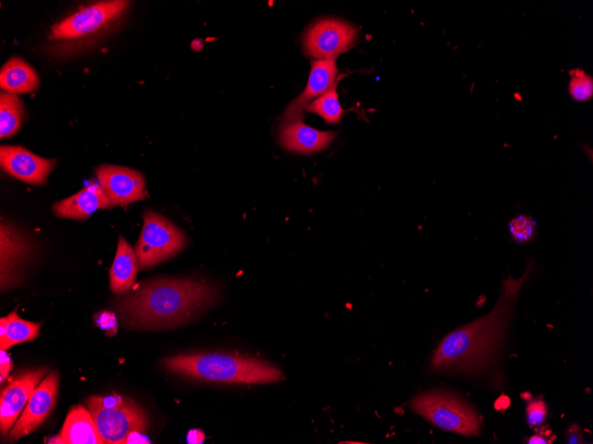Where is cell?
<instances>
[{
	"label": "cell",
	"instance_id": "6da1fadb",
	"mask_svg": "<svg viewBox=\"0 0 593 444\" xmlns=\"http://www.w3.org/2000/svg\"><path fill=\"white\" fill-rule=\"evenodd\" d=\"M533 268L530 259L520 277L513 278L509 273L502 281L501 292L492 310L453 331L440 341L431 361L434 371L478 375L494 366L518 298Z\"/></svg>",
	"mask_w": 593,
	"mask_h": 444
},
{
	"label": "cell",
	"instance_id": "7a4b0ae2",
	"mask_svg": "<svg viewBox=\"0 0 593 444\" xmlns=\"http://www.w3.org/2000/svg\"><path fill=\"white\" fill-rule=\"evenodd\" d=\"M217 288L194 278L148 281L115 300L123 322L137 329H156L188 322L212 306Z\"/></svg>",
	"mask_w": 593,
	"mask_h": 444
},
{
	"label": "cell",
	"instance_id": "3957f363",
	"mask_svg": "<svg viewBox=\"0 0 593 444\" xmlns=\"http://www.w3.org/2000/svg\"><path fill=\"white\" fill-rule=\"evenodd\" d=\"M162 366L176 374L212 382L263 384L280 381L282 371L255 357L222 354H188L168 357Z\"/></svg>",
	"mask_w": 593,
	"mask_h": 444
},
{
	"label": "cell",
	"instance_id": "277c9868",
	"mask_svg": "<svg viewBox=\"0 0 593 444\" xmlns=\"http://www.w3.org/2000/svg\"><path fill=\"white\" fill-rule=\"evenodd\" d=\"M129 1H100L84 6L54 24L48 35L51 54L75 55L91 48L112 31L126 14Z\"/></svg>",
	"mask_w": 593,
	"mask_h": 444
},
{
	"label": "cell",
	"instance_id": "5b68a950",
	"mask_svg": "<svg viewBox=\"0 0 593 444\" xmlns=\"http://www.w3.org/2000/svg\"><path fill=\"white\" fill-rule=\"evenodd\" d=\"M409 409L433 425L463 436L478 435L480 418L475 409L455 393L432 390L414 397Z\"/></svg>",
	"mask_w": 593,
	"mask_h": 444
},
{
	"label": "cell",
	"instance_id": "8992f818",
	"mask_svg": "<svg viewBox=\"0 0 593 444\" xmlns=\"http://www.w3.org/2000/svg\"><path fill=\"white\" fill-rule=\"evenodd\" d=\"M143 228L135 245L139 269L151 268L176 255L186 245L184 232L152 209L143 214Z\"/></svg>",
	"mask_w": 593,
	"mask_h": 444
},
{
	"label": "cell",
	"instance_id": "52a82bcc",
	"mask_svg": "<svg viewBox=\"0 0 593 444\" xmlns=\"http://www.w3.org/2000/svg\"><path fill=\"white\" fill-rule=\"evenodd\" d=\"M104 443H128L133 433L146 430L147 417L143 409L132 401L123 400L112 407L87 403Z\"/></svg>",
	"mask_w": 593,
	"mask_h": 444
},
{
	"label": "cell",
	"instance_id": "ba28073f",
	"mask_svg": "<svg viewBox=\"0 0 593 444\" xmlns=\"http://www.w3.org/2000/svg\"><path fill=\"white\" fill-rule=\"evenodd\" d=\"M358 38L356 28L337 19H321L306 31L304 53L314 59H329L353 46Z\"/></svg>",
	"mask_w": 593,
	"mask_h": 444
},
{
	"label": "cell",
	"instance_id": "9c48e42d",
	"mask_svg": "<svg viewBox=\"0 0 593 444\" xmlns=\"http://www.w3.org/2000/svg\"><path fill=\"white\" fill-rule=\"evenodd\" d=\"M98 183L114 206L146 199L149 195L143 174L133 168L103 164L95 168Z\"/></svg>",
	"mask_w": 593,
	"mask_h": 444
},
{
	"label": "cell",
	"instance_id": "30bf717a",
	"mask_svg": "<svg viewBox=\"0 0 593 444\" xmlns=\"http://www.w3.org/2000/svg\"><path fill=\"white\" fill-rule=\"evenodd\" d=\"M34 246L29 238L7 222L0 228L1 289H8L21 280L23 269L31 258Z\"/></svg>",
	"mask_w": 593,
	"mask_h": 444
},
{
	"label": "cell",
	"instance_id": "8fae6325",
	"mask_svg": "<svg viewBox=\"0 0 593 444\" xmlns=\"http://www.w3.org/2000/svg\"><path fill=\"white\" fill-rule=\"evenodd\" d=\"M0 165L22 182L42 185L53 170L56 160L37 156L20 145H1Z\"/></svg>",
	"mask_w": 593,
	"mask_h": 444
},
{
	"label": "cell",
	"instance_id": "7c38bea8",
	"mask_svg": "<svg viewBox=\"0 0 593 444\" xmlns=\"http://www.w3.org/2000/svg\"><path fill=\"white\" fill-rule=\"evenodd\" d=\"M59 374L51 371L35 388L20 419L10 432V439L16 440L36 430L51 411L57 398Z\"/></svg>",
	"mask_w": 593,
	"mask_h": 444
},
{
	"label": "cell",
	"instance_id": "4fadbf2b",
	"mask_svg": "<svg viewBox=\"0 0 593 444\" xmlns=\"http://www.w3.org/2000/svg\"><path fill=\"white\" fill-rule=\"evenodd\" d=\"M46 372L47 369L45 368L28 370L18 376L2 390L0 398V430L2 435H7Z\"/></svg>",
	"mask_w": 593,
	"mask_h": 444
},
{
	"label": "cell",
	"instance_id": "5bb4252c",
	"mask_svg": "<svg viewBox=\"0 0 593 444\" xmlns=\"http://www.w3.org/2000/svg\"><path fill=\"white\" fill-rule=\"evenodd\" d=\"M336 59V58L312 61L305 89L285 110L281 127L296 121H303L304 112L311 100L320 97L333 87L339 72Z\"/></svg>",
	"mask_w": 593,
	"mask_h": 444
},
{
	"label": "cell",
	"instance_id": "9a60e30c",
	"mask_svg": "<svg viewBox=\"0 0 593 444\" xmlns=\"http://www.w3.org/2000/svg\"><path fill=\"white\" fill-rule=\"evenodd\" d=\"M113 206L99 183L91 182L74 195L55 203L52 211L58 217L83 220L98 209Z\"/></svg>",
	"mask_w": 593,
	"mask_h": 444
},
{
	"label": "cell",
	"instance_id": "2e32d148",
	"mask_svg": "<svg viewBox=\"0 0 593 444\" xmlns=\"http://www.w3.org/2000/svg\"><path fill=\"white\" fill-rule=\"evenodd\" d=\"M336 134L313 129L303 121H296L281 127L280 144L289 152L311 154L328 147Z\"/></svg>",
	"mask_w": 593,
	"mask_h": 444
},
{
	"label": "cell",
	"instance_id": "e0dca14e",
	"mask_svg": "<svg viewBox=\"0 0 593 444\" xmlns=\"http://www.w3.org/2000/svg\"><path fill=\"white\" fill-rule=\"evenodd\" d=\"M59 443L102 444L104 442L91 412L78 405L72 408L67 414L59 434Z\"/></svg>",
	"mask_w": 593,
	"mask_h": 444
},
{
	"label": "cell",
	"instance_id": "ac0fdd59",
	"mask_svg": "<svg viewBox=\"0 0 593 444\" xmlns=\"http://www.w3.org/2000/svg\"><path fill=\"white\" fill-rule=\"evenodd\" d=\"M138 269L135 249L123 236H120L115 257L109 273L111 291L115 293L127 292L135 282Z\"/></svg>",
	"mask_w": 593,
	"mask_h": 444
},
{
	"label": "cell",
	"instance_id": "d6986e66",
	"mask_svg": "<svg viewBox=\"0 0 593 444\" xmlns=\"http://www.w3.org/2000/svg\"><path fill=\"white\" fill-rule=\"evenodd\" d=\"M36 71L22 58L12 57L0 71V87L12 94L29 93L39 86Z\"/></svg>",
	"mask_w": 593,
	"mask_h": 444
},
{
	"label": "cell",
	"instance_id": "ffe728a7",
	"mask_svg": "<svg viewBox=\"0 0 593 444\" xmlns=\"http://www.w3.org/2000/svg\"><path fill=\"white\" fill-rule=\"evenodd\" d=\"M42 323H35L21 319L17 308L0 320V349L6 351L11 347L33 341L40 336Z\"/></svg>",
	"mask_w": 593,
	"mask_h": 444
},
{
	"label": "cell",
	"instance_id": "44dd1931",
	"mask_svg": "<svg viewBox=\"0 0 593 444\" xmlns=\"http://www.w3.org/2000/svg\"><path fill=\"white\" fill-rule=\"evenodd\" d=\"M24 118V105L21 98L10 92L0 94V136L10 137L15 135Z\"/></svg>",
	"mask_w": 593,
	"mask_h": 444
},
{
	"label": "cell",
	"instance_id": "7402d4cb",
	"mask_svg": "<svg viewBox=\"0 0 593 444\" xmlns=\"http://www.w3.org/2000/svg\"><path fill=\"white\" fill-rule=\"evenodd\" d=\"M342 77L343 75H340L336 79L328 91L310 102L305 107V112L318 114L328 124L338 123L344 112L339 103L336 92V85Z\"/></svg>",
	"mask_w": 593,
	"mask_h": 444
},
{
	"label": "cell",
	"instance_id": "603a6c76",
	"mask_svg": "<svg viewBox=\"0 0 593 444\" xmlns=\"http://www.w3.org/2000/svg\"><path fill=\"white\" fill-rule=\"evenodd\" d=\"M511 238L518 243L525 244L532 241L537 235V222L527 214H518L508 223Z\"/></svg>",
	"mask_w": 593,
	"mask_h": 444
},
{
	"label": "cell",
	"instance_id": "cb8c5ba5",
	"mask_svg": "<svg viewBox=\"0 0 593 444\" xmlns=\"http://www.w3.org/2000/svg\"><path fill=\"white\" fill-rule=\"evenodd\" d=\"M569 93L576 101H587L593 95V81L581 69L570 71Z\"/></svg>",
	"mask_w": 593,
	"mask_h": 444
},
{
	"label": "cell",
	"instance_id": "d4e9b609",
	"mask_svg": "<svg viewBox=\"0 0 593 444\" xmlns=\"http://www.w3.org/2000/svg\"><path fill=\"white\" fill-rule=\"evenodd\" d=\"M547 407L542 400H531L526 407V420L529 425H540L546 417Z\"/></svg>",
	"mask_w": 593,
	"mask_h": 444
},
{
	"label": "cell",
	"instance_id": "484cf974",
	"mask_svg": "<svg viewBox=\"0 0 593 444\" xmlns=\"http://www.w3.org/2000/svg\"><path fill=\"white\" fill-rule=\"evenodd\" d=\"M96 323L104 330H109L111 328L115 330L116 328V319L114 314L107 311L97 314Z\"/></svg>",
	"mask_w": 593,
	"mask_h": 444
},
{
	"label": "cell",
	"instance_id": "4316f807",
	"mask_svg": "<svg viewBox=\"0 0 593 444\" xmlns=\"http://www.w3.org/2000/svg\"><path fill=\"white\" fill-rule=\"evenodd\" d=\"M566 443L568 444L584 443L581 428L576 424H573L571 426L568 427L566 432Z\"/></svg>",
	"mask_w": 593,
	"mask_h": 444
},
{
	"label": "cell",
	"instance_id": "83f0119b",
	"mask_svg": "<svg viewBox=\"0 0 593 444\" xmlns=\"http://www.w3.org/2000/svg\"><path fill=\"white\" fill-rule=\"evenodd\" d=\"M0 354H1L0 378H1V383H3L9 374L11 369V361L8 354H6V351L1 350Z\"/></svg>",
	"mask_w": 593,
	"mask_h": 444
},
{
	"label": "cell",
	"instance_id": "f1b7e54d",
	"mask_svg": "<svg viewBox=\"0 0 593 444\" xmlns=\"http://www.w3.org/2000/svg\"><path fill=\"white\" fill-rule=\"evenodd\" d=\"M510 401L507 396H501L497 399L494 403V406L497 409H506L510 405Z\"/></svg>",
	"mask_w": 593,
	"mask_h": 444
},
{
	"label": "cell",
	"instance_id": "f546056e",
	"mask_svg": "<svg viewBox=\"0 0 593 444\" xmlns=\"http://www.w3.org/2000/svg\"><path fill=\"white\" fill-rule=\"evenodd\" d=\"M527 443H529V444H546V443H549V441L544 437H542V435L534 434L528 439Z\"/></svg>",
	"mask_w": 593,
	"mask_h": 444
}]
</instances>
